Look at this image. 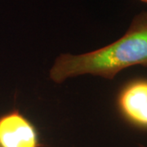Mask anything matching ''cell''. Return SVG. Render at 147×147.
Masks as SVG:
<instances>
[{"mask_svg":"<svg viewBox=\"0 0 147 147\" xmlns=\"http://www.w3.org/2000/svg\"><path fill=\"white\" fill-rule=\"evenodd\" d=\"M0 147H1V146H0Z\"/></svg>","mask_w":147,"mask_h":147,"instance_id":"6","label":"cell"},{"mask_svg":"<svg viewBox=\"0 0 147 147\" xmlns=\"http://www.w3.org/2000/svg\"><path fill=\"white\" fill-rule=\"evenodd\" d=\"M0 146L39 147L34 127L16 110L0 117Z\"/></svg>","mask_w":147,"mask_h":147,"instance_id":"2","label":"cell"},{"mask_svg":"<svg viewBox=\"0 0 147 147\" xmlns=\"http://www.w3.org/2000/svg\"><path fill=\"white\" fill-rule=\"evenodd\" d=\"M147 67V11L137 14L119 39L96 50L74 55H59L49 70L55 84L82 75L113 79L131 66Z\"/></svg>","mask_w":147,"mask_h":147,"instance_id":"1","label":"cell"},{"mask_svg":"<svg viewBox=\"0 0 147 147\" xmlns=\"http://www.w3.org/2000/svg\"><path fill=\"white\" fill-rule=\"evenodd\" d=\"M139 147H146V146H140Z\"/></svg>","mask_w":147,"mask_h":147,"instance_id":"5","label":"cell"},{"mask_svg":"<svg viewBox=\"0 0 147 147\" xmlns=\"http://www.w3.org/2000/svg\"><path fill=\"white\" fill-rule=\"evenodd\" d=\"M140 1H142L143 3H145L146 4H147V0H140Z\"/></svg>","mask_w":147,"mask_h":147,"instance_id":"4","label":"cell"},{"mask_svg":"<svg viewBox=\"0 0 147 147\" xmlns=\"http://www.w3.org/2000/svg\"><path fill=\"white\" fill-rule=\"evenodd\" d=\"M119 107L131 123L147 128V80L127 85L119 96Z\"/></svg>","mask_w":147,"mask_h":147,"instance_id":"3","label":"cell"}]
</instances>
